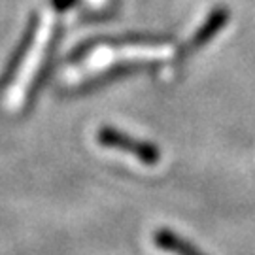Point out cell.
<instances>
[{"mask_svg": "<svg viewBox=\"0 0 255 255\" xmlns=\"http://www.w3.org/2000/svg\"><path fill=\"white\" fill-rule=\"evenodd\" d=\"M159 63L157 61H125V63H118L114 66H110L106 70H102L101 74L93 76L89 80H85L83 83L76 85L74 89H70V93H78V95H85V93L97 91L101 87H106L110 83L118 82L121 78H127V76H134V74L149 72L157 68Z\"/></svg>", "mask_w": 255, "mask_h": 255, "instance_id": "7a4b0ae2", "label": "cell"}, {"mask_svg": "<svg viewBox=\"0 0 255 255\" xmlns=\"http://www.w3.org/2000/svg\"><path fill=\"white\" fill-rule=\"evenodd\" d=\"M59 40H61V30H57V32H55L53 40L49 42L47 51H46V55H44V61H42L40 68L36 70V74H34V78H32L30 85H28L27 95H25V104H23V108L25 110L32 108V104H34L36 99H38V93L42 91V87H44L46 82L49 80V74H51V70H53L55 51H57V46H59Z\"/></svg>", "mask_w": 255, "mask_h": 255, "instance_id": "8992f818", "label": "cell"}, {"mask_svg": "<svg viewBox=\"0 0 255 255\" xmlns=\"http://www.w3.org/2000/svg\"><path fill=\"white\" fill-rule=\"evenodd\" d=\"M153 242L159 250L168 252L172 255H206L195 244L182 238L180 235H176L170 229H157L153 235Z\"/></svg>", "mask_w": 255, "mask_h": 255, "instance_id": "52a82bcc", "label": "cell"}, {"mask_svg": "<svg viewBox=\"0 0 255 255\" xmlns=\"http://www.w3.org/2000/svg\"><path fill=\"white\" fill-rule=\"evenodd\" d=\"M229 21V11L225 8H218L214 9L212 13H210V17L202 23L199 30L193 34V38L185 44V46L180 49V53H178V59L176 61H185L187 57L195 51H199L201 47H204L208 42L214 40V36L218 34L221 28L227 25Z\"/></svg>", "mask_w": 255, "mask_h": 255, "instance_id": "5b68a950", "label": "cell"}, {"mask_svg": "<svg viewBox=\"0 0 255 255\" xmlns=\"http://www.w3.org/2000/svg\"><path fill=\"white\" fill-rule=\"evenodd\" d=\"M38 23H40V21H38V15H32V17L28 19V25H27V28H25V32H23V38L19 40L15 51H13L11 57H9L8 64H6V68H4V72L0 74V95L6 91L11 83L15 82V76L19 74L21 66H23V63H25V59H27L28 51H30V47H32V44H34Z\"/></svg>", "mask_w": 255, "mask_h": 255, "instance_id": "277c9868", "label": "cell"}, {"mask_svg": "<svg viewBox=\"0 0 255 255\" xmlns=\"http://www.w3.org/2000/svg\"><path fill=\"white\" fill-rule=\"evenodd\" d=\"M97 142H99V146L132 155L134 159H138L140 163L147 164V166H155L161 161V151L155 144L138 140V138L130 136V134L119 130V128L101 127L97 130Z\"/></svg>", "mask_w": 255, "mask_h": 255, "instance_id": "6da1fadb", "label": "cell"}, {"mask_svg": "<svg viewBox=\"0 0 255 255\" xmlns=\"http://www.w3.org/2000/svg\"><path fill=\"white\" fill-rule=\"evenodd\" d=\"M166 42H170L168 38L164 36H147V34H128V36H121V38H95V40H87L74 49L68 61L70 63H80L83 61L89 53H93L95 49L104 46L116 47V46H163Z\"/></svg>", "mask_w": 255, "mask_h": 255, "instance_id": "3957f363", "label": "cell"}]
</instances>
